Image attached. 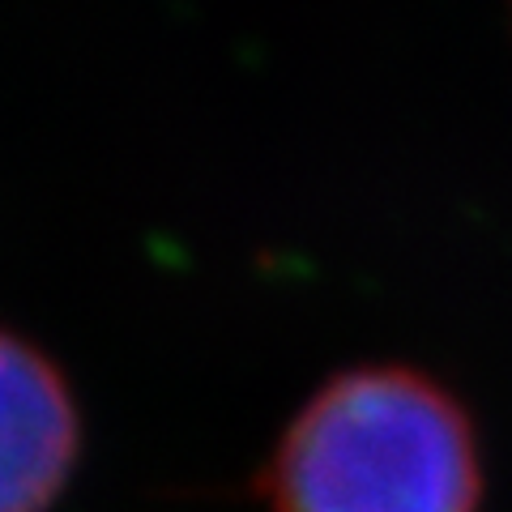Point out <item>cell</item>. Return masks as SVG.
Segmentation results:
<instances>
[{"mask_svg":"<svg viewBox=\"0 0 512 512\" xmlns=\"http://www.w3.org/2000/svg\"><path fill=\"white\" fill-rule=\"evenodd\" d=\"M82 406L60 363L0 325V512H52L82 461Z\"/></svg>","mask_w":512,"mask_h":512,"instance_id":"obj_2","label":"cell"},{"mask_svg":"<svg viewBox=\"0 0 512 512\" xmlns=\"http://www.w3.org/2000/svg\"><path fill=\"white\" fill-rule=\"evenodd\" d=\"M269 512H483L474 414L423 367L333 372L256 474Z\"/></svg>","mask_w":512,"mask_h":512,"instance_id":"obj_1","label":"cell"}]
</instances>
